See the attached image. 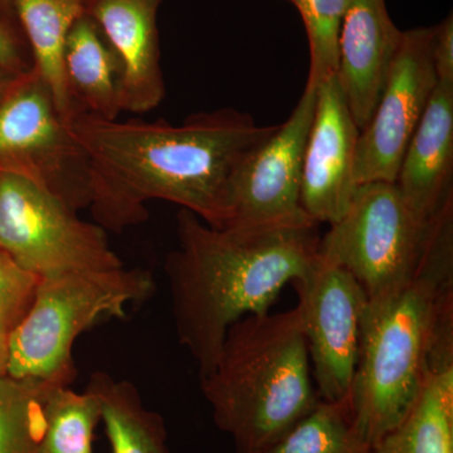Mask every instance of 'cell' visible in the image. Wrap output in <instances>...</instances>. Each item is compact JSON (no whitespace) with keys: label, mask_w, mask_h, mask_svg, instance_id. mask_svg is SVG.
Masks as SVG:
<instances>
[{"label":"cell","mask_w":453,"mask_h":453,"mask_svg":"<svg viewBox=\"0 0 453 453\" xmlns=\"http://www.w3.org/2000/svg\"><path fill=\"white\" fill-rule=\"evenodd\" d=\"M403 41L386 0H353L339 35L336 79L357 127L371 120Z\"/></svg>","instance_id":"14"},{"label":"cell","mask_w":453,"mask_h":453,"mask_svg":"<svg viewBox=\"0 0 453 453\" xmlns=\"http://www.w3.org/2000/svg\"><path fill=\"white\" fill-rule=\"evenodd\" d=\"M100 422L101 403L94 390L79 393L70 386L56 387L47 399L41 453H92Z\"/></svg>","instance_id":"22"},{"label":"cell","mask_w":453,"mask_h":453,"mask_svg":"<svg viewBox=\"0 0 453 453\" xmlns=\"http://www.w3.org/2000/svg\"><path fill=\"white\" fill-rule=\"evenodd\" d=\"M33 52V68L50 88L65 122L81 107L71 94L65 79L64 55L68 33L85 13V0H12Z\"/></svg>","instance_id":"17"},{"label":"cell","mask_w":453,"mask_h":453,"mask_svg":"<svg viewBox=\"0 0 453 453\" xmlns=\"http://www.w3.org/2000/svg\"><path fill=\"white\" fill-rule=\"evenodd\" d=\"M14 76H16V74L9 73L7 71L0 68V98H2L4 92L7 91L8 86L11 85Z\"/></svg>","instance_id":"28"},{"label":"cell","mask_w":453,"mask_h":453,"mask_svg":"<svg viewBox=\"0 0 453 453\" xmlns=\"http://www.w3.org/2000/svg\"><path fill=\"white\" fill-rule=\"evenodd\" d=\"M359 133L336 74L319 83L301 180V204L316 225H334L350 207Z\"/></svg>","instance_id":"12"},{"label":"cell","mask_w":453,"mask_h":453,"mask_svg":"<svg viewBox=\"0 0 453 453\" xmlns=\"http://www.w3.org/2000/svg\"><path fill=\"white\" fill-rule=\"evenodd\" d=\"M372 451L453 453V356L432 362L412 410Z\"/></svg>","instance_id":"18"},{"label":"cell","mask_w":453,"mask_h":453,"mask_svg":"<svg viewBox=\"0 0 453 453\" xmlns=\"http://www.w3.org/2000/svg\"><path fill=\"white\" fill-rule=\"evenodd\" d=\"M451 211L453 204L425 219L395 183L362 184L347 213L320 238L319 255L353 275L369 301L383 299L416 277Z\"/></svg>","instance_id":"6"},{"label":"cell","mask_w":453,"mask_h":453,"mask_svg":"<svg viewBox=\"0 0 453 453\" xmlns=\"http://www.w3.org/2000/svg\"><path fill=\"white\" fill-rule=\"evenodd\" d=\"M436 27L403 32L386 88L357 142V186L395 183L402 160L437 85L434 65Z\"/></svg>","instance_id":"11"},{"label":"cell","mask_w":453,"mask_h":453,"mask_svg":"<svg viewBox=\"0 0 453 453\" xmlns=\"http://www.w3.org/2000/svg\"><path fill=\"white\" fill-rule=\"evenodd\" d=\"M453 347V214L441 223L416 277L366 303L351 421L372 447L412 410L437 351Z\"/></svg>","instance_id":"3"},{"label":"cell","mask_w":453,"mask_h":453,"mask_svg":"<svg viewBox=\"0 0 453 453\" xmlns=\"http://www.w3.org/2000/svg\"><path fill=\"white\" fill-rule=\"evenodd\" d=\"M68 127L85 157L95 223L115 232L145 222L150 201L174 203L225 228L235 173L276 129L231 107L195 113L180 125L80 111Z\"/></svg>","instance_id":"1"},{"label":"cell","mask_w":453,"mask_h":453,"mask_svg":"<svg viewBox=\"0 0 453 453\" xmlns=\"http://www.w3.org/2000/svg\"><path fill=\"white\" fill-rule=\"evenodd\" d=\"M153 288L140 268L41 277L31 308L9 334L7 375L71 386L77 338L101 319L122 318Z\"/></svg>","instance_id":"5"},{"label":"cell","mask_w":453,"mask_h":453,"mask_svg":"<svg viewBox=\"0 0 453 453\" xmlns=\"http://www.w3.org/2000/svg\"><path fill=\"white\" fill-rule=\"evenodd\" d=\"M290 2H292V0H290Z\"/></svg>","instance_id":"30"},{"label":"cell","mask_w":453,"mask_h":453,"mask_svg":"<svg viewBox=\"0 0 453 453\" xmlns=\"http://www.w3.org/2000/svg\"><path fill=\"white\" fill-rule=\"evenodd\" d=\"M434 65L437 81L453 82V17L449 14L436 26L434 44Z\"/></svg>","instance_id":"25"},{"label":"cell","mask_w":453,"mask_h":453,"mask_svg":"<svg viewBox=\"0 0 453 453\" xmlns=\"http://www.w3.org/2000/svg\"><path fill=\"white\" fill-rule=\"evenodd\" d=\"M0 173L32 181L74 211L89 205L81 149L33 67L0 98Z\"/></svg>","instance_id":"8"},{"label":"cell","mask_w":453,"mask_h":453,"mask_svg":"<svg viewBox=\"0 0 453 453\" xmlns=\"http://www.w3.org/2000/svg\"><path fill=\"white\" fill-rule=\"evenodd\" d=\"M8 339L0 336V377L7 374Z\"/></svg>","instance_id":"27"},{"label":"cell","mask_w":453,"mask_h":453,"mask_svg":"<svg viewBox=\"0 0 453 453\" xmlns=\"http://www.w3.org/2000/svg\"><path fill=\"white\" fill-rule=\"evenodd\" d=\"M296 288L312 380L325 402L348 401L362 342L365 290L344 268L320 255Z\"/></svg>","instance_id":"10"},{"label":"cell","mask_w":453,"mask_h":453,"mask_svg":"<svg viewBox=\"0 0 453 453\" xmlns=\"http://www.w3.org/2000/svg\"><path fill=\"white\" fill-rule=\"evenodd\" d=\"M259 453H374L351 421L348 401L325 402Z\"/></svg>","instance_id":"21"},{"label":"cell","mask_w":453,"mask_h":453,"mask_svg":"<svg viewBox=\"0 0 453 453\" xmlns=\"http://www.w3.org/2000/svg\"><path fill=\"white\" fill-rule=\"evenodd\" d=\"M178 246L165 261L179 342L198 365L216 366L229 327L270 312L288 283L303 279L319 256L318 226L268 232L211 228L181 210Z\"/></svg>","instance_id":"2"},{"label":"cell","mask_w":453,"mask_h":453,"mask_svg":"<svg viewBox=\"0 0 453 453\" xmlns=\"http://www.w3.org/2000/svg\"><path fill=\"white\" fill-rule=\"evenodd\" d=\"M164 0H85L121 64L122 111H151L165 97L157 12Z\"/></svg>","instance_id":"13"},{"label":"cell","mask_w":453,"mask_h":453,"mask_svg":"<svg viewBox=\"0 0 453 453\" xmlns=\"http://www.w3.org/2000/svg\"><path fill=\"white\" fill-rule=\"evenodd\" d=\"M353 0H292L299 9L310 50L308 83L318 86L338 70L339 35Z\"/></svg>","instance_id":"23"},{"label":"cell","mask_w":453,"mask_h":453,"mask_svg":"<svg viewBox=\"0 0 453 453\" xmlns=\"http://www.w3.org/2000/svg\"><path fill=\"white\" fill-rule=\"evenodd\" d=\"M88 388L100 399L101 422L112 453H170L163 417L146 408L133 383L94 372Z\"/></svg>","instance_id":"19"},{"label":"cell","mask_w":453,"mask_h":453,"mask_svg":"<svg viewBox=\"0 0 453 453\" xmlns=\"http://www.w3.org/2000/svg\"><path fill=\"white\" fill-rule=\"evenodd\" d=\"M0 68L13 74L29 70L20 55L16 40L2 23H0Z\"/></svg>","instance_id":"26"},{"label":"cell","mask_w":453,"mask_h":453,"mask_svg":"<svg viewBox=\"0 0 453 453\" xmlns=\"http://www.w3.org/2000/svg\"><path fill=\"white\" fill-rule=\"evenodd\" d=\"M65 79L77 105L98 118L115 120L121 107V64L91 17L77 18L65 41Z\"/></svg>","instance_id":"16"},{"label":"cell","mask_w":453,"mask_h":453,"mask_svg":"<svg viewBox=\"0 0 453 453\" xmlns=\"http://www.w3.org/2000/svg\"><path fill=\"white\" fill-rule=\"evenodd\" d=\"M395 184L422 219L453 204V82L437 81Z\"/></svg>","instance_id":"15"},{"label":"cell","mask_w":453,"mask_h":453,"mask_svg":"<svg viewBox=\"0 0 453 453\" xmlns=\"http://www.w3.org/2000/svg\"><path fill=\"white\" fill-rule=\"evenodd\" d=\"M201 389L235 453L262 452L288 434L321 401L297 309L232 325Z\"/></svg>","instance_id":"4"},{"label":"cell","mask_w":453,"mask_h":453,"mask_svg":"<svg viewBox=\"0 0 453 453\" xmlns=\"http://www.w3.org/2000/svg\"><path fill=\"white\" fill-rule=\"evenodd\" d=\"M318 86L306 82L288 120L252 151L235 173L223 229L268 232L319 226L301 204L303 154L316 107Z\"/></svg>","instance_id":"9"},{"label":"cell","mask_w":453,"mask_h":453,"mask_svg":"<svg viewBox=\"0 0 453 453\" xmlns=\"http://www.w3.org/2000/svg\"><path fill=\"white\" fill-rule=\"evenodd\" d=\"M40 277L26 271L0 249V336L9 334L22 321L37 288Z\"/></svg>","instance_id":"24"},{"label":"cell","mask_w":453,"mask_h":453,"mask_svg":"<svg viewBox=\"0 0 453 453\" xmlns=\"http://www.w3.org/2000/svg\"><path fill=\"white\" fill-rule=\"evenodd\" d=\"M0 249L37 277L125 267L106 229L18 175L0 173Z\"/></svg>","instance_id":"7"},{"label":"cell","mask_w":453,"mask_h":453,"mask_svg":"<svg viewBox=\"0 0 453 453\" xmlns=\"http://www.w3.org/2000/svg\"><path fill=\"white\" fill-rule=\"evenodd\" d=\"M58 384L0 377V453H41L46 403Z\"/></svg>","instance_id":"20"},{"label":"cell","mask_w":453,"mask_h":453,"mask_svg":"<svg viewBox=\"0 0 453 453\" xmlns=\"http://www.w3.org/2000/svg\"><path fill=\"white\" fill-rule=\"evenodd\" d=\"M0 2L7 3V2H12V0H0Z\"/></svg>","instance_id":"29"}]
</instances>
